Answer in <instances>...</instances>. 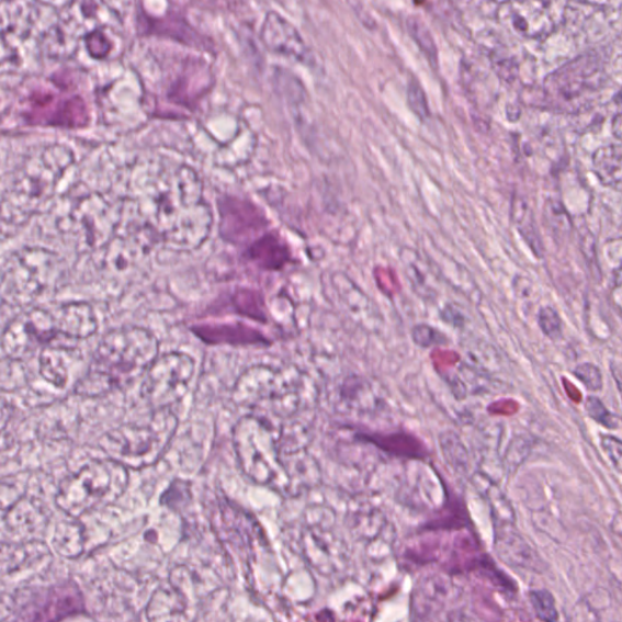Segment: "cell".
I'll return each mask as SVG.
<instances>
[{
	"instance_id": "44dd1931",
	"label": "cell",
	"mask_w": 622,
	"mask_h": 622,
	"mask_svg": "<svg viewBox=\"0 0 622 622\" xmlns=\"http://www.w3.org/2000/svg\"><path fill=\"white\" fill-rule=\"evenodd\" d=\"M511 218L516 229L523 237V240L530 247V250L541 259L544 255V245H542L541 235L538 229L534 213L522 199H513L511 207Z\"/></svg>"
},
{
	"instance_id": "7c38bea8",
	"label": "cell",
	"mask_w": 622,
	"mask_h": 622,
	"mask_svg": "<svg viewBox=\"0 0 622 622\" xmlns=\"http://www.w3.org/2000/svg\"><path fill=\"white\" fill-rule=\"evenodd\" d=\"M70 222L69 231L82 241L83 247H99L109 240L112 229L109 206L99 197L79 201L72 211Z\"/></svg>"
},
{
	"instance_id": "ac0fdd59",
	"label": "cell",
	"mask_w": 622,
	"mask_h": 622,
	"mask_svg": "<svg viewBox=\"0 0 622 622\" xmlns=\"http://www.w3.org/2000/svg\"><path fill=\"white\" fill-rule=\"evenodd\" d=\"M248 257L260 268L278 270L287 264L290 252L276 234H267L252 244Z\"/></svg>"
},
{
	"instance_id": "484cf974",
	"label": "cell",
	"mask_w": 622,
	"mask_h": 622,
	"mask_svg": "<svg viewBox=\"0 0 622 622\" xmlns=\"http://www.w3.org/2000/svg\"><path fill=\"white\" fill-rule=\"evenodd\" d=\"M585 410L588 417L591 418L596 423L606 427L607 429H613L617 431L620 427V417L608 410L606 404L596 397V395H590L586 399Z\"/></svg>"
},
{
	"instance_id": "3957f363",
	"label": "cell",
	"mask_w": 622,
	"mask_h": 622,
	"mask_svg": "<svg viewBox=\"0 0 622 622\" xmlns=\"http://www.w3.org/2000/svg\"><path fill=\"white\" fill-rule=\"evenodd\" d=\"M308 389L307 376L297 367L255 365L237 378L233 400L251 415L275 423L307 409Z\"/></svg>"
},
{
	"instance_id": "ba28073f",
	"label": "cell",
	"mask_w": 622,
	"mask_h": 622,
	"mask_svg": "<svg viewBox=\"0 0 622 622\" xmlns=\"http://www.w3.org/2000/svg\"><path fill=\"white\" fill-rule=\"evenodd\" d=\"M64 274L61 259L38 247H25L11 255L0 270V301L11 308H27L58 289Z\"/></svg>"
},
{
	"instance_id": "e0dca14e",
	"label": "cell",
	"mask_w": 622,
	"mask_h": 622,
	"mask_svg": "<svg viewBox=\"0 0 622 622\" xmlns=\"http://www.w3.org/2000/svg\"><path fill=\"white\" fill-rule=\"evenodd\" d=\"M50 551L41 542H29L24 545L3 544L0 542V575L22 570L31 562L48 557Z\"/></svg>"
},
{
	"instance_id": "4316f807",
	"label": "cell",
	"mask_w": 622,
	"mask_h": 622,
	"mask_svg": "<svg viewBox=\"0 0 622 622\" xmlns=\"http://www.w3.org/2000/svg\"><path fill=\"white\" fill-rule=\"evenodd\" d=\"M538 324L542 333L551 341H558L563 336V321L559 313L552 307L541 308L538 314Z\"/></svg>"
},
{
	"instance_id": "f546056e",
	"label": "cell",
	"mask_w": 622,
	"mask_h": 622,
	"mask_svg": "<svg viewBox=\"0 0 622 622\" xmlns=\"http://www.w3.org/2000/svg\"><path fill=\"white\" fill-rule=\"evenodd\" d=\"M26 486L21 480L0 482V510L9 511L21 499H24Z\"/></svg>"
},
{
	"instance_id": "9c48e42d",
	"label": "cell",
	"mask_w": 622,
	"mask_h": 622,
	"mask_svg": "<svg viewBox=\"0 0 622 622\" xmlns=\"http://www.w3.org/2000/svg\"><path fill=\"white\" fill-rule=\"evenodd\" d=\"M194 375L195 361L190 355H158L144 375L143 398L152 410L172 407L185 397Z\"/></svg>"
},
{
	"instance_id": "cb8c5ba5",
	"label": "cell",
	"mask_w": 622,
	"mask_h": 622,
	"mask_svg": "<svg viewBox=\"0 0 622 622\" xmlns=\"http://www.w3.org/2000/svg\"><path fill=\"white\" fill-rule=\"evenodd\" d=\"M544 219L549 230L558 240H563L572 231L570 216L557 200H549L544 207Z\"/></svg>"
},
{
	"instance_id": "4dcf8cb0",
	"label": "cell",
	"mask_w": 622,
	"mask_h": 622,
	"mask_svg": "<svg viewBox=\"0 0 622 622\" xmlns=\"http://www.w3.org/2000/svg\"><path fill=\"white\" fill-rule=\"evenodd\" d=\"M412 339L418 347L422 348L446 343V338L443 333L427 325H417L412 331Z\"/></svg>"
},
{
	"instance_id": "8992f818",
	"label": "cell",
	"mask_w": 622,
	"mask_h": 622,
	"mask_svg": "<svg viewBox=\"0 0 622 622\" xmlns=\"http://www.w3.org/2000/svg\"><path fill=\"white\" fill-rule=\"evenodd\" d=\"M233 445L237 463L248 479L287 493L281 456V428L263 417L246 415L233 429Z\"/></svg>"
},
{
	"instance_id": "83f0119b",
	"label": "cell",
	"mask_w": 622,
	"mask_h": 622,
	"mask_svg": "<svg viewBox=\"0 0 622 622\" xmlns=\"http://www.w3.org/2000/svg\"><path fill=\"white\" fill-rule=\"evenodd\" d=\"M407 253H409V257H404L402 255L407 280L411 282L412 289L416 290L417 293L428 296L431 291L427 287L428 280L423 269H421V262L417 258H412L410 256V251H407Z\"/></svg>"
},
{
	"instance_id": "2e32d148",
	"label": "cell",
	"mask_w": 622,
	"mask_h": 622,
	"mask_svg": "<svg viewBox=\"0 0 622 622\" xmlns=\"http://www.w3.org/2000/svg\"><path fill=\"white\" fill-rule=\"evenodd\" d=\"M52 310L61 337L83 339L93 336L98 330L97 315L88 303H65Z\"/></svg>"
},
{
	"instance_id": "836d02e7",
	"label": "cell",
	"mask_w": 622,
	"mask_h": 622,
	"mask_svg": "<svg viewBox=\"0 0 622 622\" xmlns=\"http://www.w3.org/2000/svg\"><path fill=\"white\" fill-rule=\"evenodd\" d=\"M409 104L412 111L421 120H426L429 115L426 97L420 87H411L409 90Z\"/></svg>"
},
{
	"instance_id": "f1b7e54d",
	"label": "cell",
	"mask_w": 622,
	"mask_h": 622,
	"mask_svg": "<svg viewBox=\"0 0 622 622\" xmlns=\"http://www.w3.org/2000/svg\"><path fill=\"white\" fill-rule=\"evenodd\" d=\"M574 376L578 378L588 392H601L604 386L601 370L591 363H584L576 366L573 371Z\"/></svg>"
},
{
	"instance_id": "52a82bcc",
	"label": "cell",
	"mask_w": 622,
	"mask_h": 622,
	"mask_svg": "<svg viewBox=\"0 0 622 622\" xmlns=\"http://www.w3.org/2000/svg\"><path fill=\"white\" fill-rule=\"evenodd\" d=\"M128 483V468L121 463L109 457L92 460L60 483L55 504L65 514L78 519L116 502Z\"/></svg>"
},
{
	"instance_id": "603a6c76",
	"label": "cell",
	"mask_w": 622,
	"mask_h": 622,
	"mask_svg": "<svg viewBox=\"0 0 622 622\" xmlns=\"http://www.w3.org/2000/svg\"><path fill=\"white\" fill-rule=\"evenodd\" d=\"M185 610V603L182 601V595L173 590V588H161L151 599L147 615L151 620L173 619L172 614H182Z\"/></svg>"
},
{
	"instance_id": "7402d4cb",
	"label": "cell",
	"mask_w": 622,
	"mask_h": 622,
	"mask_svg": "<svg viewBox=\"0 0 622 622\" xmlns=\"http://www.w3.org/2000/svg\"><path fill=\"white\" fill-rule=\"evenodd\" d=\"M83 529L78 523H63L55 531L53 544L63 557L76 558L84 551Z\"/></svg>"
},
{
	"instance_id": "5b68a950",
	"label": "cell",
	"mask_w": 622,
	"mask_h": 622,
	"mask_svg": "<svg viewBox=\"0 0 622 622\" xmlns=\"http://www.w3.org/2000/svg\"><path fill=\"white\" fill-rule=\"evenodd\" d=\"M178 417L171 410H152L144 425H124L111 429L99 440L106 456L128 470L156 465L166 454L177 433Z\"/></svg>"
},
{
	"instance_id": "7a4b0ae2",
	"label": "cell",
	"mask_w": 622,
	"mask_h": 622,
	"mask_svg": "<svg viewBox=\"0 0 622 622\" xmlns=\"http://www.w3.org/2000/svg\"><path fill=\"white\" fill-rule=\"evenodd\" d=\"M160 355V344L149 330L129 326L106 333L99 342L86 375L76 383L75 394L101 398L126 388L145 375Z\"/></svg>"
},
{
	"instance_id": "9a60e30c",
	"label": "cell",
	"mask_w": 622,
	"mask_h": 622,
	"mask_svg": "<svg viewBox=\"0 0 622 622\" xmlns=\"http://www.w3.org/2000/svg\"><path fill=\"white\" fill-rule=\"evenodd\" d=\"M281 456L287 478V493L312 489L321 480L319 463L305 451V448L281 451Z\"/></svg>"
},
{
	"instance_id": "277c9868",
	"label": "cell",
	"mask_w": 622,
	"mask_h": 622,
	"mask_svg": "<svg viewBox=\"0 0 622 622\" xmlns=\"http://www.w3.org/2000/svg\"><path fill=\"white\" fill-rule=\"evenodd\" d=\"M73 161L71 150L63 145L45 146L31 152L11 176L0 200V220L20 225L35 216L52 200Z\"/></svg>"
},
{
	"instance_id": "1f68e13d",
	"label": "cell",
	"mask_w": 622,
	"mask_h": 622,
	"mask_svg": "<svg viewBox=\"0 0 622 622\" xmlns=\"http://www.w3.org/2000/svg\"><path fill=\"white\" fill-rule=\"evenodd\" d=\"M602 450L607 457L612 462L618 473L621 472L622 443L620 438L604 434L601 437Z\"/></svg>"
},
{
	"instance_id": "d4e9b609",
	"label": "cell",
	"mask_w": 622,
	"mask_h": 622,
	"mask_svg": "<svg viewBox=\"0 0 622 622\" xmlns=\"http://www.w3.org/2000/svg\"><path fill=\"white\" fill-rule=\"evenodd\" d=\"M529 599L539 620L547 622L559 620L556 598H554L549 590H545V588H542V590H531L529 592Z\"/></svg>"
},
{
	"instance_id": "d6a6232c",
	"label": "cell",
	"mask_w": 622,
	"mask_h": 622,
	"mask_svg": "<svg viewBox=\"0 0 622 622\" xmlns=\"http://www.w3.org/2000/svg\"><path fill=\"white\" fill-rule=\"evenodd\" d=\"M13 418V409L9 403L0 398V451L7 449L10 444V434L8 427Z\"/></svg>"
},
{
	"instance_id": "8fae6325",
	"label": "cell",
	"mask_w": 622,
	"mask_h": 622,
	"mask_svg": "<svg viewBox=\"0 0 622 622\" xmlns=\"http://www.w3.org/2000/svg\"><path fill=\"white\" fill-rule=\"evenodd\" d=\"M84 610V599L79 587L73 583H65L32 592L24 604H19L16 614L20 620L49 621L82 614Z\"/></svg>"
},
{
	"instance_id": "d6986e66",
	"label": "cell",
	"mask_w": 622,
	"mask_h": 622,
	"mask_svg": "<svg viewBox=\"0 0 622 622\" xmlns=\"http://www.w3.org/2000/svg\"><path fill=\"white\" fill-rule=\"evenodd\" d=\"M70 349L44 347L39 355L41 376L56 388H65L70 378Z\"/></svg>"
},
{
	"instance_id": "30bf717a",
	"label": "cell",
	"mask_w": 622,
	"mask_h": 622,
	"mask_svg": "<svg viewBox=\"0 0 622 622\" xmlns=\"http://www.w3.org/2000/svg\"><path fill=\"white\" fill-rule=\"evenodd\" d=\"M61 337L52 309L31 308L22 312L5 327L0 336V357L8 360H24L39 348L50 346Z\"/></svg>"
},
{
	"instance_id": "6da1fadb",
	"label": "cell",
	"mask_w": 622,
	"mask_h": 622,
	"mask_svg": "<svg viewBox=\"0 0 622 622\" xmlns=\"http://www.w3.org/2000/svg\"><path fill=\"white\" fill-rule=\"evenodd\" d=\"M142 208L151 234L173 250H194L211 233L212 212L203 199L201 180L184 165L156 167Z\"/></svg>"
},
{
	"instance_id": "5bb4252c",
	"label": "cell",
	"mask_w": 622,
	"mask_h": 622,
	"mask_svg": "<svg viewBox=\"0 0 622 622\" xmlns=\"http://www.w3.org/2000/svg\"><path fill=\"white\" fill-rule=\"evenodd\" d=\"M222 235L230 242H242V237L252 235L267 225L262 213L252 203L226 199L220 205Z\"/></svg>"
},
{
	"instance_id": "4fadbf2b",
	"label": "cell",
	"mask_w": 622,
	"mask_h": 622,
	"mask_svg": "<svg viewBox=\"0 0 622 622\" xmlns=\"http://www.w3.org/2000/svg\"><path fill=\"white\" fill-rule=\"evenodd\" d=\"M260 38L271 53L286 56L302 64L312 61V53L299 31L275 11L267 14Z\"/></svg>"
},
{
	"instance_id": "ffe728a7",
	"label": "cell",
	"mask_w": 622,
	"mask_h": 622,
	"mask_svg": "<svg viewBox=\"0 0 622 622\" xmlns=\"http://www.w3.org/2000/svg\"><path fill=\"white\" fill-rule=\"evenodd\" d=\"M621 147L608 145L598 149L592 156L593 172L603 185L621 190Z\"/></svg>"
}]
</instances>
